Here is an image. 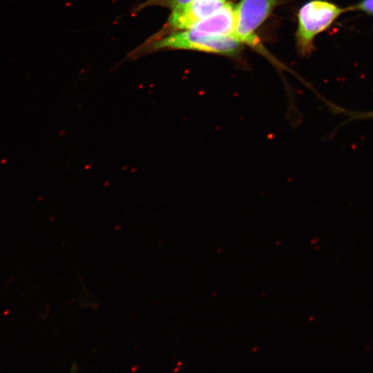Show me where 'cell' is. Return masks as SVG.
Returning a JSON list of instances; mask_svg holds the SVG:
<instances>
[{
    "instance_id": "cell-1",
    "label": "cell",
    "mask_w": 373,
    "mask_h": 373,
    "mask_svg": "<svg viewBox=\"0 0 373 373\" xmlns=\"http://www.w3.org/2000/svg\"><path fill=\"white\" fill-rule=\"evenodd\" d=\"M241 47L242 42L233 37L209 35L187 29L147 40L131 54L135 57L164 49H184L234 55Z\"/></svg>"
},
{
    "instance_id": "cell-2",
    "label": "cell",
    "mask_w": 373,
    "mask_h": 373,
    "mask_svg": "<svg viewBox=\"0 0 373 373\" xmlns=\"http://www.w3.org/2000/svg\"><path fill=\"white\" fill-rule=\"evenodd\" d=\"M347 8H341L325 0H312L305 3L298 13L296 46L303 56L309 55L314 48V40L327 30Z\"/></svg>"
},
{
    "instance_id": "cell-3",
    "label": "cell",
    "mask_w": 373,
    "mask_h": 373,
    "mask_svg": "<svg viewBox=\"0 0 373 373\" xmlns=\"http://www.w3.org/2000/svg\"><path fill=\"white\" fill-rule=\"evenodd\" d=\"M279 3L280 0H241L236 6V23L232 37L242 43L256 44L255 30Z\"/></svg>"
},
{
    "instance_id": "cell-4",
    "label": "cell",
    "mask_w": 373,
    "mask_h": 373,
    "mask_svg": "<svg viewBox=\"0 0 373 373\" xmlns=\"http://www.w3.org/2000/svg\"><path fill=\"white\" fill-rule=\"evenodd\" d=\"M226 3L227 0H193L184 6L173 10L162 28L148 40L189 29L220 10Z\"/></svg>"
},
{
    "instance_id": "cell-5",
    "label": "cell",
    "mask_w": 373,
    "mask_h": 373,
    "mask_svg": "<svg viewBox=\"0 0 373 373\" xmlns=\"http://www.w3.org/2000/svg\"><path fill=\"white\" fill-rule=\"evenodd\" d=\"M236 23V6L226 3L220 10L189 29L205 35L232 37Z\"/></svg>"
},
{
    "instance_id": "cell-6",
    "label": "cell",
    "mask_w": 373,
    "mask_h": 373,
    "mask_svg": "<svg viewBox=\"0 0 373 373\" xmlns=\"http://www.w3.org/2000/svg\"><path fill=\"white\" fill-rule=\"evenodd\" d=\"M326 104L332 114L345 118L344 121L338 125V128L353 121H363L373 119V110L367 111L348 110L329 102H326Z\"/></svg>"
},
{
    "instance_id": "cell-7",
    "label": "cell",
    "mask_w": 373,
    "mask_h": 373,
    "mask_svg": "<svg viewBox=\"0 0 373 373\" xmlns=\"http://www.w3.org/2000/svg\"><path fill=\"white\" fill-rule=\"evenodd\" d=\"M193 0H149L139 8L149 6H161L170 8L171 10L184 6Z\"/></svg>"
},
{
    "instance_id": "cell-8",
    "label": "cell",
    "mask_w": 373,
    "mask_h": 373,
    "mask_svg": "<svg viewBox=\"0 0 373 373\" xmlns=\"http://www.w3.org/2000/svg\"><path fill=\"white\" fill-rule=\"evenodd\" d=\"M347 10H359L373 15V0H361L356 5L347 8Z\"/></svg>"
},
{
    "instance_id": "cell-9",
    "label": "cell",
    "mask_w": 373,
    "mask_h": 373,
    "mask_svg": "<svg viewBox=\"0 0 373 373\" xmlns=\"http://www.w3.org/2000/svg\"><path fill=\"white\" fill-rule=\"evenodd\" d=\"M10 313V310L9 309H6L3 312V316H6L8 314H9Z\"/></svg>"
}]
</instances>
